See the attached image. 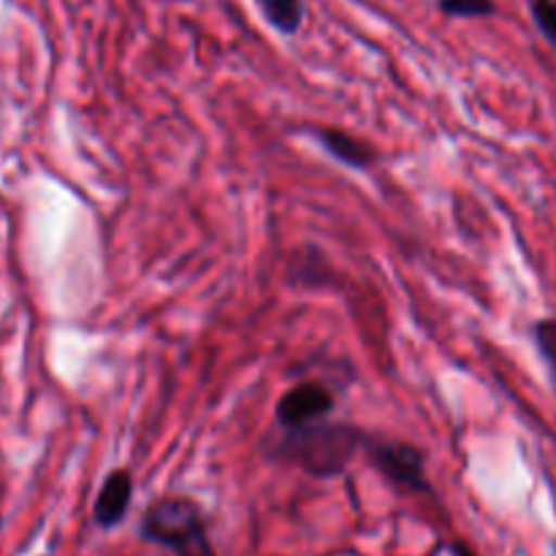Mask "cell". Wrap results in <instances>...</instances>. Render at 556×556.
<instances>
[{
  "label": "cell",
  "instance_id": "obj_6",
  "mask_svg": "<svg viewBox=\"0 0 556 556\" xmlns=\"http://www.w3.org/2000/svg\"><path fill=\"white\" fill-rule=\"evenodd\" d=\"M313 136L331 157H337V161L345 163V166L372 168L375 163H378V152H375V147L367 144V141L356 139V136L345 134V130L315 128Z\"/></svg>",
  "mask_w": 556,
  "mask_h": 556
},
{
  "label": "cell",
  "instance_id": "obj_3",
  "mask_svg": "<svg viewBox=\"0 0 556 556\" xmlns=\"http://www.w3.org/2000/svg\"><path fill=\"white\" fill-rule=\"evenodd\" d=\"M364 454L369 456L375 470L383 478H389L394 486L432 494V483L427 478V456H424L418 445L405 443V440H383L369 434Z\"/></svg>",
  "mask_w": 556,
  "mask_h": 556
},
{
  "label": "cell",
  "instance_id": "obj_8",
  "mask_svg": "<svg viewBox=\"0 0 556 556\" xmlns=\"http://www.w3.org/2000/svg\"><path fill=\"white\" fill-rule=\"evenodd\" d=\"M532 337H535L538 353L546 362L548 372H552L556 383V318H541L535 326H532Z\"/></svg>",
  "mask_w": 556,
  "mask_h": 556
},
{
  "label": "cell",
  "instance_id": "obj_4",
  "mask_svg": "<svg viewBox=\"0 0 556 556\" xmlns=\"http://www.w3.org/2000/svg\"><path fill=\"white\" fill-rule=\"evenodd\" d=\"M334 402L337 396L329 386L318 383V380H304V383H296L280 396L275 410L277 424L282 429H296L324 421L334 410Z\"/></svg>",
  "mask_w": 556,
  "mask_h": 556
},
{
  "label": "cell",
  "instance_id": "obj_7",
  "mask_svg": "<svg viewBox=\"0 0 556 556\" xmlns=\"http://www.w3.org/2000/svg\"><path fill=\"white\" fill-rule=\"evenodd\" d=\"M255 5L261 9L264 20L269 22L275 30H280L282 36H293V33H299V27H302V0H255Z\"/></svg>",
  "mask_w": 556,
  "mask_h": 556
},
{
  "label": "cell",
  "instance_id": "obj_2",
  "mask_svg": "<svg viewBox=\"0 0 556 556\" xmlns=\"http://www.w3.org/2000/svg\"><path fill=\"white\" fill-rule=\"evenodd\" d=\"M139 532L144 541L166 546L177 556H215L204 510L188 497H161L152 503L141 516Z\"/></svg>",
  "mask_w": 556,
  "mask_h": 556
},
{
  "label": "cell",
  "instance_id": "obj_10",
  "mask_svg": "<svg viewBox=\"0 0 556 556\" xmlns=\"http://www.w3.org/2000/svg\"><path fill=\"white\" fill-rule=\"evenodd\" d=\"M530 14L541 36L556 49V0H530Z\"/></svg>",
  "mask_w": 556,
  "mask_h": 556
},
{
  "label": "cell",
  "instance_id": "obj_5",
  "mask_svg": "<svg viewBox=\"0 0 556 556\" xmlns=\"http://www.w3.org/2000/svg\"><path fill=\"white\" fill-rule=\"evenodd\" d=\"M130 497H134V476H130V470H123V467H119V470H114L112 476L103 481L101 494H98L96 500L92 514H96L98 525L106 527V530L117 527L119 521L125 519V514H128Z\"/></svg>",
  "mask_w": 556,
  "mask_h": 556
},
{
  "label": "cell",
  "instance_id": "obj_1",
  "mask_svg": "<svg viewBox=\"0 0 556 556\" xmlns=\"http://www.w3.org/2000/svg\"><path fill=\"white\" fill-rule=\"evenodd\" d=\"M369 434L351 424L315 421L307 427L286 429V438L271 448V456L282 465H293L315 478H337L345 472L353 456L364 451Z\"/></svg>",
  "mask_w": 556,
  "mask_h": 556
},
{
  "label": "cell",
  "instance_id": "obj_9",
  "mask_svg": "<svg viewBox=\"0 0 556 556\" xmlns=\"http://www.w3.org/2000/svg\"><path fill=\"white\" fill-rule=\"evenodd\" d=\"M440 11L456 20H476V16H492L497 11L494 0H438Z\"/></svg>",
  "mask_w": 556,
  "mask_h": 556
}]
</instances>
